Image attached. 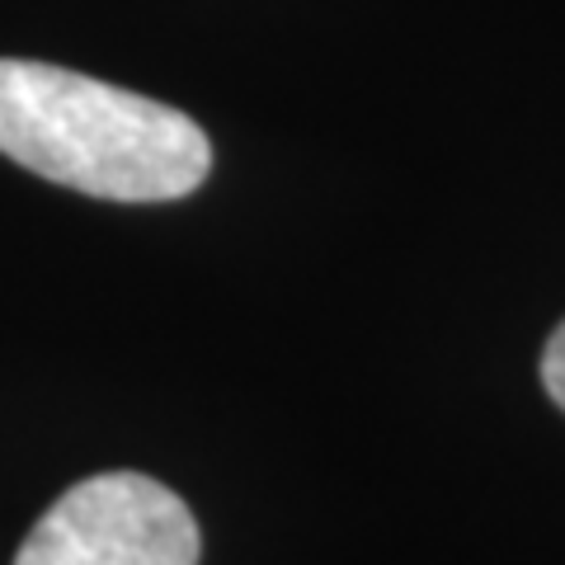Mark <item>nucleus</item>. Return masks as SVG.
Listing matches in <instances>:
<instances>
[{"label":"nucleus","instance_id":"obj_1","mask_svg":"<svg viewBox=\"0 0 565 565\" xmlns=\"http://www.w3.org/2000/svg\"><path fill=\"white\" fill-rule=\"evenodd\" d=\"M0 156L114 203L184 199L212 170V141L189 114L20 57H0Z\"/></svg>","mask_w":565,"mask_h":565},{"label":"nucleus","instance_id":"obj_2","mask_svg":"<svg viewBox=\"0 0 565 565\" xmlns=\"http://www.w3.org/2000/svg\"><path fill=\"white\" fill-rule=\"evenodd\" d=\"M189 504L141 471H99L33 523L14 565H199Z\"/></svg>","mask_w":565,"mask_h":565},{"label":"nucleus","instance_id":"obj_3","mask_svg":"<svg viewBox=\"0 0 565 565\" xmlns=\"http://www.w3.org/2000/svg\"><path fill=\"white\" fill-rule=\"evenodd\" d=\"M542 386L561 411H565V321L552 330V340L542 349Z\"/></svg>","mask_w":565,"mask_h":565}]
</instances>
